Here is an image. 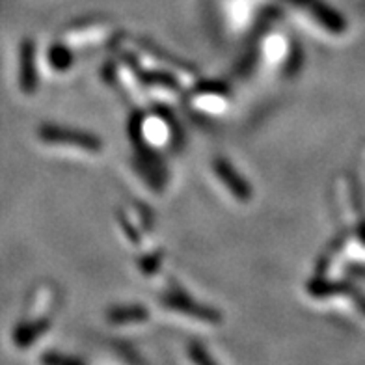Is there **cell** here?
Instances as JSON below:
<instances>
[{
    "label": "cell",
    "instance_id": "1",
    "mask_svg": "<svg viewBox=\"0 0 365 365\" xmlns=\"http://www.w3.org/2000/svg\"><path fill=\"white\" fill-rule=\"evenodd\" d=\"M129 54L133 56L136 63L142 66V69L149 73H157L163 77L173 78L179 82L181 86H190L192 81H196L192 69L185 68L175 60V58L164 54L159 48L151 47V45L144 43V41H135L129 45Z\"/></svg>",
    "mask_w": 365,
    "mask_h": 365
},
{
    "label": "cell",
    "instance_id": "2",
    "mask_svg": "<svg viewBox=\"0 0 365 365\" xmlns=\"http://www.w3.org/2000/svg\"><path fill=\"white\" fill-rule=\"evenodd\" d=\"M284 2L298 23H306L312 29L331 36H339L346 30L341 15L330 10V6L321 0H284Z\"/></svg>",
    "mask_w": 365,
    "mask_h": 365
},
{
    "label": "cell",
    "instance_id": "3",
    "mask_svg": "<svg viewBox=\"0 0 365 365\" xmlns=\"http://www.w3.org/2000/svg\"><path fill=\"white\" fill-rule=\"evenodd\" d=\"M114 26L106 19L78 21L63 30L62 43L68 48H96L114 36Z\"/></svg>",
    "mask_w": 365,
    "mask_h": 365
},
{
    "label": "cell",
    "instance_id": "4",
    "mask_svg": "<svg viewBox=\"0 0 365 365\" xmlns=\"http://www.w3.org/2000/svg\"><path fill=\"white\" fill-rule=\"evenodd\" d=\"M39 138L43 140V144L51 148H58L68 151V153H81L91 157V155L101 153V142L90 135H82L75 130L56 129V127H45L39 133Z\"/></svg>",
    "mask_w": 365,
    "mask_h": 365
},
{
    "label": "cell",
    "instance_id": "5",
    "mask_svg": "<svg viewBox=\"0 0 365 365\" xmlns=\"http://www.w3.org/2000/svg\"><path fill=\"white\" fill-rule=\"evenodd\" d=\"M136 133H138L140 142L153 149V151L170 148L173 142L172 121L166 115L159 114V112L140 115Z\"/></svg>",
    "mask_w": 365,
    "mask_h": 365
},
{
    "label": "cell",
    "instance_id": "6",
    "mask_svg": "<svg viewBox=\"0 0 365 365\" xmlns=\"http://www.w3.org/2000/svg\"><path fill=\"white\" fill-rule=\"evenodd\" d=\"M164 312L172 313L178 319H185L188 322H194V324H205V327H215L218 324V315L211 309L202 308L200 304L190 302L188 298L185 297H166L163 302Z\"/></svg>",
    "mask_w": 365,
    "mask_h": 365
},
{
    "label": "cell",
    "instance_id": "7",
    "mask_svg": "<svg viewBox=\"0 0 365 365\" xmlns=\"http://www.w3.org/2000/svg\"><path fill=\"white\" fill-rule=\"evenodd\" d=\"M190 103H192L194 110H197L200 114H224L230 108V93L226 88L212 84V86L197 88L190 97Z\"/></svg>",
    "mask_w": 365,
    "mask_h": 365
},
{
    "label": "cell",
    "instance_id": "8",
    "mask_svg": "<svg viewBox=\"0 0 365 365\" xmlns=\"http://www.w3.org/2000/svg\"><path fill=\"white\" fill-rule=\"evenodd\" d=\"M259 53L263 56L267 66H272L270 69H284L285 62L289 63L291 56V45H289L287 36L282 32H272V34L264 36L259 45Z\"/></svg>",
    "mask_w": 365,
    "mask_h": 365
},
{
    "label": "cell",
    "instance_id": "9",
    "mask_svg": "<svg viewBox=\"0 0 365 365\" xmlns=\"http://www.w3.org/2000/svg\"><path fill=\"white\" fill-rule=\"evenodd\" d=\"M269 0H224V10H226V19L233 29H246L250 24L252 15L257 8L252 6H264Z\"/></svg>",
    "mask_w": 365,
    "mask_h": 365
},
{
    "label": "cell",
    "instance_id": "10",
    "mask_svg": "<svg viewBox=\"0 0 365 365\" xmlns=\"http://www.w3.org/2000/svg\"><path fill=\"white\" fill-rule=\"evenodd\" d=\"M215 173H217V178L220 179L222 185H224V188H227L235 200H248L250 197L248 185L245 182V179H240L237 175V172L231 168L230 164L224 163V160H217L215 163Z\"/></svg>",
    "mask_w": 365,
    "mask_h": 365
},
{
    "label": "cell",
    "instance_id": "11",
    "mask_svg": "<svg viewBox=\"0 0 365 365\" xmlns=\"http://www.w3.org/2000/svg\"><path fill=\"white\" fill-rule=\"evenodd\" d=\"M110 322L114 324H142L148 321V312L145 309H115L110 312Z\"/></svg>",
    "mask_w": 365,
    "mask_h": 365
}]
</instances>
